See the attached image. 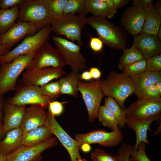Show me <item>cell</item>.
Returning a JSON list of instances; mask_svg holds the SVG:
<instances>
[{
	"label": "cell",
	"instance_id": "6da1fadb",
	"mask_svg": "<svg viewBox=\"0 0 161 161\" xmlns=\"http://www.w3.org/2000/svg\"><path fill=\"white\" fill-rule=\"evenodd\" d=\"M87 24L96 30L98 38L110 48L122 50L126 48L128 33L123 28L116 26L106 18L94 16L87 18Z\"/></svg>",
	"mask_w": 161,
	"mask_h": 161
},
{
	"label": "cell",
	"instance_id": "7a4b0ae2",
	"mask_svg": "<svg viewBox=\"0 0 161 161\" xmlns=\"http://www.w3.org/2000/svg\"><path fill=\"white\" fill-rule=\"evenodd\" d=\"M100 87L104 97H110L117 102L121 108L125 110L126 99L134 94V87L131 78L123 73L111 71L106 78L102 80Z\"/></svg>",
	"mask_w": 161,
	"mask_h": 161
},
{
	"label": "cell",
	"instance_id": "3957f363",
	"mask_svg": "<svg viewBox=\"0 0 161 161\" xmlns=\"http://www.w3.org/2000/svg\"><path fill=\"white\" fill-rule=\"evenodd\" d=\"M49 0H23L19 6L17 21L32 23L37 30L51 25L53 20L48 8Z\"/></svg>",
	"mask_w": 161,
	"mask_h": 161
},
{
	"label": "cell",
	"instance_id": "277c9868",
	"mask_svg": "<svg viewBox=\"0 0 161 161\" xmlns=\"http://www.w3.org/2000/svg\"><path fill=\"white\" fill-rule=\"evenodd\" d=\"M84 14L64 15L53 20L51 24L52 31L58 35L64 36L72 41H77L80 47L83 45L82 31L87 24Z\"/></svg>",
	"mask_w": 161,
	"mask_h": 161
},
{
	"label": "cell",
	"instance_id": "5b68a950",
	"mask_svg": "<svg viewBox=\"0 0 161 161\" xmlns=\"http://www.w3.org/2000/svg\"><path fill=\"white\" fill-rule=\"evenodd\" d=\"M36 51L30 54L20 56L10 63L1 65L0 95L16 90L19 76L27 68Z\"/></svg>",
	"mask_w": 161,
	"mask_h": 161
},
{
	"label": "cell",
	"instance_id": "8992f818",
	"mask_svg": "<svg viewBox=\"0 0 161 161\" xmlns=\"http://www.w3.org/2000/svg\"><path fill=\"white\" fill-rule=\"evenodd\" d=\"M51 31V26L48 24L34 35L26 37L16 47L1 57L0 65L10 63L20 56L36 51L44 44L48 42Z\"/></svg>",
	"mask_w": 161,
	"mask_h": 161
},
{
	"label": "cell",
	"instance_id": "52a82bcc",
	"mask_svg": "<svg viewBox=\"0 0 161 161\" xmlns=\"http://www.w3.org/2000/svg\"><path fill=\"white\" fill-rule=\"evenodd\" d=\"M53 42L66 65L70 66L72 72L79 73L87 67L86 61L80 52L79 45L60 36H53Z\"/></svg>",
	"mask_w": 161,
	"mask_h": 161
},
{
	"label": "cell",
	"instance_id": "ba28073f",
	"mask_svg": "<svg viewBox=\"0 0 161 161\" xmlns=\"http://www.w3.org/2000/svg\"><path fill=\"white\" fill-rule=\"evenodd\" d=\"M102 81L99 79L86 82L80 80L78 82V91L81 93L86 105L88 120L90 122H93L97 117L103 97L100 87Z\"/></svg>",
	"mask_w": 161,
	"mask_h": 161
},
{
	"label": "cell",
	"instance_id": "9c48e42d",
	"mask_svg": "<svg viewBox=\"0 0 161 161\" xmlns=\"http://www.w3.org/2000/svg\"><path fill=\"white\" fill-rule=\"evenodd\" d=\"M66 65L58 50L47 42L37 51L24 72H32L49 67L62 69Z\"/></svg>",
	"mask_w": 161,
	"mask_h": 161
},
{
	"label": "cell",
	"instance_id": "30bf717a",
	"mask_svg": "<svg viewBox=\"0 0 161 161\" xmlns=\"http://www.w3.org/2000/svg\"><path fill=\"white\" fill-rule=\"evenodd\" d=\"M23 84L7 102L15 105H37L45 109H48L49 103L54 100L44 94L40 86Z\"/></svg>",
	"mask_w": 161,
	"mask_h": 161
},
{
	"label": "cell",
	"instance_id": "8fae6325",
	"mask_svg": "<svg viewBox=\"0 0 161 161\" xmlns=\"http://www.w3.org/2000/svg\"><path fill=\"white\" fill-rule=\"evenodd\" d=\"M77 141L80 150L85 145L97 143L106 147H112L118 145L123 140V134L120 129L108 132L102 129L94 130L85 134H76Z\"/></svg>",
	"mask_w": 161,
	"mask_h": 161
},
{
	"label": "cell",
	"instance_id": "7c38bea8",
	"mask_svg": "<svg viewBox=\"0 0 161 161\" xmlns=\"http://www.w3.org/2000/svg\"><path fill=\"white\" fill-rule=\"evenodd\" d=\"M126 117L144 120H157L161 118V99L137 100L124 110Z\"/></svg>",
	"mask_w": 161,
	"mask_h": 161
},
{
	"label": "cell",
	"instance_id": "4fadbf2b",
	"mask_svg": "<svg viewBox=\"0 0 161 161\" xmlns=\"http://www.w3.org/2000/svg\"><path fill=\"white\" fill-rule=\"evenodd\" d=\"M44 126L55 135L61 144L67 150L71 161H76L82 157L77 141L72 138L60 125L55 116L48 110Z\"/></svg>",
	"mask_w": 161,
	"mask_h": 161
},
{
	"label": "cell",
	"instance_id": "5bb4252c",
	"mask_svg": "<svg viewBox=\"0 0 161 161\" xmlns=\"http://www.w3.org/2000/svg\"><path fill=\"white\" fill-rule=\"evenodd\" d=\"M57 138L52 137L38 145L28 147L21 145L17 150L7 156V161H40L41 154L57 143Z\"/></svg>",
	"mask_w": 161,
	"mask_h": 161
},
{
	"label": "cell",
	"instance_id": "9a60e30c",
	"mask_svg": "<svg viewBox=\"0 0 161 161\" xmlns=\"http://www.w3.org/2000/svg\"><path fill=\"white\" fill-rule=\"evenodd\" d=\"M37 30L30 22H17L2 35L0 36V45L9 49L26 36L35 34Z\"/></svg>",
	"mask_w": 161,
	"mask_h": 161
},
{
	"label": "cell",
	"instance_id": "2e32d148",
	"mask_svg": "<svg viewBox=\"0 0 161 161\" xmlns=\"http://www.w3.org/2000/svg\"><path fill=\"white\" fill-rule=\"evenodd\" d=\"M66 74L61 68L46 67L32 72H24L22 80L24 84L41 86Z\"/></svg>",
	"mask_w": 161,
	"mask_h": 161
},
{
	"label": "cell",
	"instance_id": "e0dca14e",
	"mask_svg": "<svg viewBox=\"0 0 161 161\" xmlns=\"http://www.w3.org/2000/svg\"><path fill=\"white\" fill-rule=\"evenodd\" d=\"M146 9L132 6L121 16L120 24L127 33L134 36L142 32Z\"/></svg>",
	"mask_w": 161,
	"mask_h": 161
},
{
	"label": "cell",
	"instance_id": "ac0fdd59",
	"mask_svg": "<svg viewBox=\"0 0 161 161\" xmlns=\"http://www.w3.org/2000/svg\"><path fill=\"white\" fill-rule=\"evenodd\" d=\"M133 44L146 59L161 54V42L157 36L141 32L134 36Z\"/></svg>",
	"mask_w": 161,
	"mask_h": 161
},
{
	"label": "cell",
	"instance_id": "d6986e66",
	"mask_svg": "<svg viewBox=\"0 0 161 161\" xmlns=\"http://www.w3.org/2000/svg\"><path fill=\"white\" fill-rule=\"evenodd\" d=\"M47 115V111L40 106L30 105L26 108L20 126L23 134L44 126Z\"/></svg>",
	"mask_w": 161,
	"mask_h": 161
},
{
	"label": "cell",
	"instance_id": "ffe728a7",
	"mask_svg": "<svg viewBox=\"0 0 161 161\" xmlns=\"http://www.w3.org/2000/svg\"><path fill=\"white\" fill-rule=\"evenodd\" d=\"M26 106L14 104L8 102L4 106V131L5 134L10 130L20 127Z\"/></svg>",
	"mask_w": 161,
	"mask_h": 161
},
{
	"label": "cell",
	"instance_id": "44dd1931",
	"mask_svg": "<svg viewBox=\"0 0 161 161\" xmlns=\"http://www.w3.org/2000/svg\"><path fill=\"white\" fill-rule=\"evenodd\" d=\"M130 78L134 87V94L139 99L146 88L161 81V72H144Z\"/></svg>",
	"mask_w": 161,
	"mask_h": 161
},
{
	"label": "cell",
	"instance_id": "7402d4cb",
	"mask_svg": "<svg viewBox=\"0 0 161 161\" xmlns=\"http://www.w3.org/2000/svg\"><path fill=\"white\" fill-rule=\"evenodd\" d=\"M154 120H144L126 117L125 124L130 129L134 131L136 137V142L133 148L137 150L139 144L142 142L148 144L147 132L150 126Z\"/></svg>",
	"mask_w": 161,
	"mask_h": 161
},
{
	"label": "cell",
	"instance_id": "603a6c76",
	"mask_svg": "<svg viewBox=\"0 0 161 161\" xmlns=\"http://www.w3.org/2000/svg\"><path fill=\"white\" fill-rule=\"evenodd\" d=\"M53 135L47 127L40 126L23 134L21 145L28 147L36 146L49 139Z\"/></svg>",
	"mask_w": 161,
	"mask_h": 161
},
{
	"label": "cell",
	"instance_id": "cb8c5ba5",
	"mask_svg": "<svg viewBox=\"0 0 161 161\" xmlns=\"http://www.w3.org/2000/svg\"><path fill=\"white\" fill-rule=\"evenodd\" d=\"M23 132L20 127L9 131L0 141V153L7 156L17 150L21 145Z\"/></svg>",
	"mask_w": 161,
	"mask_h": 161
},
{
	"label": "cell",
	"instance_id": "d4e9b609",
	"mask_svg": "<svg viewBox=\"0 0 161 161\" xmlns=\"http://www.w3.org/2000/svg\"><path fill=\"white\" fill-rule=\"evenodd\" d=\"M79 73L71 72L58 80L60 95L66 94L76 98L78 93V83L80 80Z\"/></svg>",
	"mask_w": 161,
	"mask_h": 161
},
{
	"label": "cell",
	"instance_id": "484cf974",
	"mask_svg": "<svg viewBox=\"0 0 161 161\" xmlns=\"http://www.w3.org/2000/svg\"><path fill=\"white\" fill-rule=\"evenodd\" d=\"M161 24V16L152 4L146 9L142 32L157 36Z\"/></svg>",
	"mask_w": 161,
	"mask_h": 161
},
{
	"label": "cell",
	"instance_id": "4316f807",
	"mask_svg": "<svg viewBox=\"0 0 161 161\" xmlns=\"http://www.w3.org/2000/svg\"><path fill=\"white\" fill-rule=\"evenodd\" d=\"M19 13V7L0 10V36L15 24Z\"/></svg>",
	"mask_w": 161,
	"mask_h": 161
},
{
	"label": "cell",
	"instance_id": "83f0119b",
	"mask_svg": "<svg viewBox=\"0 0 161 161\" xmlns=\"http://www.w3.org/2000/svg\"><path fill=\"white\" fill-rule=\"evenodd\" d=\"M89 13L94 16L107 17L108 10L106 0H86L84 14Z\"/></svg>",
	"mask_w": 161,
	"mask_h": 161
},
{
	"label": "cell",
	"instance_id": "f1b7e54d",
	"mask_svg": "<svg viewBox=\"0 0 161 161\" xmlns=\"http://www.w3.org/2000/svg\"><path fill=\"white\" fill-rule=\"evenodd\" d=\"M97 117L103 126L112 131L118 129L117 120L114 113L106 106H100Z\"/></svg>",
	"mask_w": 161,
	"mask_h": 161
},
{
	"label": "cell",
	"instance_id": "f546056e",
	"mask_svg": "<svg viewBox=\"0 0 161 161\" xmlns=\"http://www.w3.org/2000/svg\"><path fill=\"white\" fill-rule=\"evenodd\" d=\"M119 61L118 67L122 70L126 66L144 58L142 55L133 44L129 48H126Z\"/></svg>",
	"mask_w": 161,
	"mask_h": 161
},
{
	"label": "cell",
	"instance_id": "4dcf8cb0",
	"mask_svg": "<svg viewBox=\"0 0 161 161\" xmlns=\"http://www.w3.org/2000/svg\"><path fill=\"white\" fill-rule=\"evenodd\" d=\"M104 105L108 107L115 115L118 122L119 129H123L125 127L126 116L124 110L113 98L106 97L104 100Z\"/></svg>",
	"mask_w": 161,
	"mask_h": 161
},
{
	"label": "cell",
	"instance_id": "1f68e13d",
	"mask_svg": "<svg viewBox=\"0 0 161 161\" xmlns=\"http://www.w3.org/2000/svg\"><path fill=\"white\" fill-rule=\"evenodd\" d=\"M68 0H49L48 8L53 20L61 17Z\"/></svg>",
	"mask_w": 161,
	"mask_h": 161
},
{
	"label": "cell",
	"instance_id": "d6a6232c",
	"mask_svg": "<svg viewBox=\"0 0 161 161\" xmlns=\"http://www.w3.org/2000/svg\"><path fill=\"white\" fill-rule=\"evenodd\" d=\"M86 0H68L64 10V15L84 14Z\"/></svg>",
	"mask_w": 161,
	"mask_h": 161
},
{
	"label": "cell",
	"instance_id": "836d02e7",
	"mask_svg": "<svg viewBox=\"0 0 161 161\" xmlns=\"http://www.w3.org/2000/svg\"><path fill=\"white\" fill-rule=\"evenodd\" d=\"M146 59H142L128 65L122 69L123 73L127 76L131 77L144 72L146 68Z\"/></svg>",
	"mask_w": 161,
	"mask_h": 161
},
{
	"label": "cell",
	"instance_id": "e575fe53",
	"mask_svg": "<svg viewBox=\"0 0 161 161\" xmlns=\"http://www.w3.org/2000/svg\"><path fill=\"white\" fill-rule=\"evenodd\" d=\"M40 87L44 94L54 100L60 95V87L58 81L49 82Z\"/></svg>",
	"mask_w": 161,
	"mask_h": 161
},
{
	"label": "cell",
	"instance_id": "d590c367",
	"mask_svg": "<svg viewBox=\"0 0 161 161\" xmlns=\"http://www.w3.org/2000/svg\"><path fill=\"white\" fill-rule=\"evenodd\" d=\"M146 144L142 142L139 145L137 150L133 147L131 151L130 161H151L147 157L145 151Z\"/></svg>",
	"mask_w": 161,
	"mask_h": 161
},
{
	"label": "cell",
	"instance_id": "8d00e7d4",
	"mask_svg": "<svg viewBox=\"0 0 161 161\" xmlns=\"http://www.w3.org/2000/svg\"><path fill=\"white\" fill-rule=\"evenodd\" d=\"M90 158L93 161H117L115 156L108 154L100 148H96L92 152Z\"/></svg>",
	"mask_w": 161,
	"mask_h": 161
},
{
	"label": "cell",
	"instance_id": "74e56055",
	"mask_svg": "<svg viewBox=\"0 0 161 161\" xmlns=\"http://www.w3.org/2000/svg\"><path fill=\"white\" fill-rule=\"evenodd\" d=\"M145 72H161V54L146 59Z\"/></svg>",
	"mask_w": 161,
	"mask_h": 161
},
{
	"label": "cell",
	"instance_id": "f35d334b",
	"mask_svg": "<svg viewBox=\"0 0 161 161\" xmlns=\"http://www.w3.org/2000/svg\"><path fill=\"white\" fill-rule=\"evenodd\" d=\"M132 147L130 145L123 143L121 145L115 156L117 161H130L131 152Z\"/></svg>",
	"mask_w": 161,
	"mask_h": 161
},
{
	"label": "cell",
	"instance_id": "ab89813d",
	"mask_svg": "<svg viewBox=\"0 0 161 161\" xmlns=\"http://www.w3.org/2000/svg\"><path fill=\"white\" fill-rule=\"evenodd\" d=\"M161 95L159 93L155 84H154L150 86L145 89L140 99L158 100L161 99Z\"/></svg>",
	"mask_w": 161,
	"mask_h": 161
},
{
	"label": "cell",
	"instance_id": "60d3db41",
	"mask_svg": "<svg viewBox=\"0 0 161 161\" xmlns=\"http://www.w3.org/2000/svg\"><path fill=\"white\" fill-rule=\"evenodd\" d=\"M48 109L54 116L61 115L63 113L64 110L63 103L55 100L52 101L49 103Z\"/></svg>",
	"mask_w": 161,
	"mask_h": 161
},
{
	"label": "cell",
	"instance_id": "b9f144b4",
	"mask_svg": "<svg viewBox=\"0 0 161 161\" xmlns=\"http://www.w3.org/2000/svg\"><path fill=\"white\" fill-rule=\"evenodd\" d=\"M103 44L102 41L98 37H92L90 38V47L95 52H99L101 51Z\"/></svg>",
	"mask_w": 161,
	"mask_h": 161
},
{
	"label": "cell",
	"instance_id": "7bdbcfd3",
	"mask_svg": "<svg viewBox=\"0 0 161 161\" xmlns=\"http://www.w3.org/2000/svg\"><path fill=\"white\" fill-rule=\"evenodd\" d=\"M23 0H0V6L1 9H8L19 7Z\"/></svg>",
	"mask_w": 161,
	"mask_h": 161
},
{
	"label": "cell",
	"instance_id": "ee69618b",
	"mask_svg": "<svg viewBox=\"0 0 161 161\" xmlns=\"http://www.w3.org/2000/svg\"><path fill=\"white\" fill-rule=\"evenodd\" d=\"M4 104L3 95H0V141L5 134L4 131L3 122H2V119H3V114Z\"/></svg>",
	"mask_w": 161,
	"mask_h": 161
},
{
	"label": "cell",
	"instance_id": "f6af8a7d",
	"mask_svg": "<svg viewBox=\"0 0 161 161\" xmlns=\"http://www.w3.org/2000/svg\"><path fill=\"white\" fill-rule=\"evenodd\" d=\"M153 0H133L132 6L139 8L146 9L153 4Z\"/></svg>",
	"mask_w": 161,
	"mask_h": 161
},
{
	"label": "cell",
	"instance_id": "bcb514c9",
	"mask_svg": "<svg viewBox=\"0 0 161 161\" xmlns=\"http://www.w3.org/2000/svg\"><path fill=\"white\" fill-rule=\"evenodd\" d=\"M106 1L108 10V14L107 17L110 19L114 17L117 13V10L114 4L113 0H106Z\"/></svg>",
	"mask_w": 161,
	"mask_h": 161
},
{
	"label": "cell",
	"instance_id": "7dc6e473",
	"mask_svg": "<svg viewBox=\"0 0 161 161\" xmlns=\"http://www.w3.org/2000/svg\"><path fill=\"white\" fill-rule=\"evenodd\" d=\"M90 73L92 79L97 80L100 79L101 72L100 69L96 67H92L89 71Z\"/></svg>",
	"mask_w": 161,
	"mask_h": 161
},
{
	"label": "cell",
	"instance_id": "c3c4849f",
	"mask_svg": "<svg viewBox=\"0 0 161 161\" xmlns=\"http://www.w3.org/2000/svg\"><path fill=\"white\" fill-rule=\"evenodd\" d=\"M114 4L117 10L127 5L130 2L129 0H113Z\"/></svg>",
	"mask_w": 161,
	"mask_h": 161
},
{
	"label": "cell",
	"instance_id": "681fc988",
	"mask_svg": "<svg viewBox=\"0 0 161 161\" xmlns=\"http://www.w3.org/2000/svg\"><path fill=\"white\" fill-rule=\"evenodd\" d=\"M80 78L81 80H89L92 78L89 71H84L80 75Z\"/></svg>",
	"mask_w": 161,
	"mask_h": 161
},
{
	"label": "cell",
	"instance_id": "f907efd6",
	"mask_svg": "<svg viewBox=\"0 0 161 161\" xmlns=\"http://www.w3.org/2000/svg\"><path fill=\"white\" fill-rule=\"evenodd\" d=\"M153 6L158 14L161 16V1H157Z\"/></svg>",
	"mask_w": 161,
	"mask_h": 161
},
{
	"label": "cell",
	"instance_id": "816d5d0a",
	"mask_svg": "<svg viewBox=\"0 0 161 161\" xmlns=\"http://www.w3.org/2000/svg\"><path fill=\"white\" fill-rule=\"evenodd\" d=\"M10 51L7 48L0 45V58L3 55H5Z\"/></svg>",
	"mask_w": 161,
	"mask_h": 161
},
{
	"label": "cell",
	"instance_id": "f5cc1de1",
	"mask_svg": "<svg viewBox=\"0 0 161 161\" xmlns=\"http://www.w3.org/2000/svg\"><path fill=\"white\" fill-rule=\"evenodd\" d=\"M155 85L159 93L161 95V81L156 83Z\"/></svg>",
	"mask_w": 161,
	"mask_h": 161
},
{
	"label": "cell",
	"instance_id": "db71d44e",
	"mask_svg": "<svg viewBox=\"0 0 161 161\" xmlns=\"http://www.w3.org/2000/svg\"><path fill=\"white\" fill-rule=\"evenodd\" d=\"M0 161H7V156L0 153Z\"/></svg>",
	"mask_w": 161,
	"mask_h": 161
},
{
	"label": "cell",
	"instance_id": "11a10c76",
	"mask_svg": "<svg viewBox=\"0 0 161 161\" xmlns=\"http://www.w3.org/2000/svg\"><path fill=\"white\" fill-rule=\"evenodd\" d=\"M157 36L160 40H161V27H160L158 30Z\"/></svg>",
	"mask_w": 161,
	"mask_h": 161
},
{
	"label": "cell",
	"instance_id": "9f6ffc18",
	"mask_svg": "<svg viewBox=\"0 0 161 161\" xmlns=\"http://www.w3.org/2000/svg\"><path fill=\"white\" fill-rule=\"evenodd\" d=\"M76 161H88L86 160V159L81 157L80 158L78 159V160H77Z\"/></svg>",
	"mask_w": 161,
	"mask_h": 161
},
{
	"label": "cell",
	"instance_id": "6f0895ef",
	"mask_svg": "<svg viewBox=\"0 0 161 161\" xmlns=\"http://www.w3.org/2000/svg\"><path fill=\"white\" fill-rule=\"evenodd\" d=\"M1 8V7H0V8Z\"/></svg>",
	"mask_w": 161,
	"mask_h": 161
}]
</instances>
